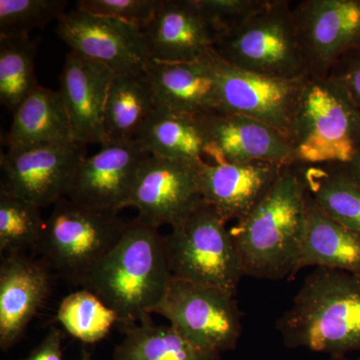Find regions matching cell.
<instances>
[{"instance_id":"6da1fadb","label":"cell","mask_w":360,"mask_h":360,"mask_svg":"<svg viewBox=\"0 0 360 360\" xmlns=\"http://www.w3.org/2000/svg\"><path fill=\"white\" fill-rule=\"evenodd\" d=\"M307 198L300 167H284L264 200L229 229L245 276L295 278L307 229Z\"/></svg>"},{"instance_id":"7a4b0ae2","label":"cell","mask_w":360,"mask_h":360,"mask_svg":"<svg viewBox=\"0 0 360 360\" xmlns=\"http://www.w3.org/2000/svg\"><path fill=\"white\" fill-rule=\"evenodd\" d=\"M172 278L163 236L135 219L82 288L112 309L118 322L130 326L153 314Z\"/></svg>"},{"instance_id":"3957f363","label":"cell","mask_w":360,"mask_h":360,"mask_svg":"<svg viewBox=\"0 0 360 360\" xmlns=\"http://www.w3.org/2000/svg\"><path fill=\"white\" fill-rule=\"evenodd\" d=\"M284 345L345 355L360 350V276L317 267L276 322Z\"/></svg>"},{"instance_id":"277c9868","label":"cell","mask_w":360,"mask_h":360,"mask_svg":"<svg viewBox=\"0 0 360 360\" xmlns=\"http://www.w3.org/2000/svg\"><path fill=\"white\" fill-rule=\"evenodd\" d=\"M288 142L295 165H345L360 149V108L335 80L307 77Z\"/></svg>"},{"instance_id":"5b68a950","label":"cell","mask_w":360,"mask_h":360,"mask_svg":"<svg viewBox=\"0 0 360 360\" xmlns=\"http://www.w3.org/2000/svg\"><path fill=\"white\" fill-rule=\"evenodd\" d=\"M120 212L97 210L63 198L46 220L37 252L52 274L84 288L96 265L122 238L129 221Z\"/></svg>"},{"instance_id":"8992f818","label":"cell","mask_w":360,"mask_h":360,"mask_svg":"<svg viewBox=\"0 0 360 360\" xmlns=\"http://www.w3.org/2000/svg\"><path fill=\"white\" fill-rule=\"evenodd\" d=\"M163 239L175 278L238 295L245 276L238 250L226 222L205 200Z\"/></svg>"},{"instance_id":"52a82bcc","label":"cell","mask_w":360,"mask_h":360,"mask_svg":"<svg viewBox=\"0 0 360 360\" xmlns=\"http://www.w3.org/2000/svg\"><path fill=\"white\" fill-rule=\"evenodd\" d=\"M214 49L229 65L250 72L283 79L309 75L288 0H272L245 25L215 40Z\"/></svg>"},{"instance_id":"ba28073f","label":"cell","mask_w":360,"mask_h":360,"mask_svg":"<svg viewBox=\"0 0 360 360\" xmlns=\"http://www.w3.org/2000/svg\"><path fill=\"white\" fill-rule=\"evenodd\" d=\"M153 314L167 319L195 347L217 354L233 350L243 333V314L236 296L174 276Z\"/></svg>"},{"instance_id":"9c48e42d","label":"cell","mask_w":360,"mask_h":360,"mask_svg":"<svg viewBox=\"0 0 360 360\" xmlns=\"http://www.w3.org/2000/svg\"><path fill=\"white\" fill-rule=\"evenodd\" d=\"M217 79L219 112L248 116L269 125L288 141L307 77L283 79L229 65L210 51Z\"/></svg>"},{"instance_id":"30bf717a","label":"cell","mask_w":360,"mask_h":360,"mask_svg":"<svg viewBox=\"0 0 360 360\" xmlns=\"http://www.w3.org/2000/svg\"><path fill=\"white\" fill-rule=\"evenodd\" d=\"M85 158L84 146L77 142L7 150L0 158V193L39 207L54 205L61 198H68Z\"/></svg>"},{"instance_id":"8fae6325","label":"cell","mask_w":360,"mask_h":360,"mask_svg":"<svg viewBox=\"0 0 360 360\" xmlns=\"http://www.w3.org/2000/svg\"><path fill=\"white\" fill-rule=\"evenodd\" d=\"M309 77L326 78L360 46V0H304L292 8Z\"/></svg>"},{"instance_id":"7c38bea8","label":"cell","mask_w":360,"mask_h":360,"mask_svg":"<svg viewBox=\"0 0 360 360\" xmlns=\"http://www.w3.org/2000/svg\"><path fill=\"white\" fill-rule=\"evenodd\" d=\"M149 156L137 175L127 207L136 219L160 229L181 224L203 201L198 165Z\"/></svg>"},{"instance_id":"4fadbf2b","label":"cell","mask_w":360,"mask_h":360,"mask_svg":"<svg viewBox=\"0 0 360 360\" xmlns=\"http://www.w3.org/2000/svg\"><path fill=\"white\" fill-rule=\"evenodd\" d=\"M71 51L108 66L115 75L143 72L149 56L143 30L129 23L75 9L56 27Z\"/></svg>"},{"instance_id":"5bb4252c","label":"cell","mask_w":360,"mask_h":360,"mask_svg":"<svg viewBox=\"0 0 360 360\" xmlns=\"http://www.w3.org/2000/svg\"><path fill=\"white\" fill-rule=\"evenodd\" d=\"M149 156L134 141L101 146L78 167L68 198L91 210H124Z\"/></svg>"},{"instance_id":"9a60e30c","label":"cell","mask_w":360,"mask_h":360,"mask_svg":"<svg viewBox=\"0 0 360 360\" xmlns=\"http://www.w3.org/2000/svg\"><path fill=\"white\" fill-rule=\"evenodd\" d=\"M200 118L207 137L205 162L295 165L290 142L264 123L224 112L205 113Z\"/></svg>"},{"instance_id":"2e32d148","label":"cell","mask_w":360,"mask_h":360,"mask_svg":"<svg viewBox=\"0 0 360 360\" xmlns=\"http://www.w3.org/2000/svg\"><path fill=\"white\" fill-rule=\"evenodd\" d=\"M51 269L22 253L7 255L0 264V347L11 349L51 292Z\"/></svg>"},{"instance_id":"e0dca14e","label":"cell","mask_w":360,"mask_h":360,"mask_svg":"<svg viewBox=\"0 0 360 360\" xmlns=\"http://www.w3.org/2000/svg\"><path fill=\"white\" fill-rule=\"evenodd\" d=\"M266 162L198 165L203 200L225 222L245 219L269 193L283 168Z\"/></svg>"},{"instance_id":"ac0fdd59","label":"cell","mask_w":360,"mask_h":360,"mask_svg":"<svg viewBox=\"0 0 360 360\" xmlns=\"http://www.w3.org/2000/svg\"><path fill=\"white\" fill-rule=\"evenodd\" d=\"M115 73L108 66L71 51L60 75V94L75 142L103 146V120Z\"/></svg>"},{"instance_id":"d6986e66","label":"cell","mask_w":360,"mask_h":360,"mask_svg":"<svg viewBox=\"0 0 360 360\" xmlns=\"http://www.w3.org/2000/svg\"><path fill=\"white\" fill-rule=\"evenodd\" d=\"M142 30L153 60L189 63L214 49V35L196 0H160L153 20Z\"/></svg>"},{"instance_id":"ffe728a7","label":"cell","mask_w":360,"mask_h":360,"mask_svg":"<svg viewBox=\"0 0 360 360\" xmlns=\"http://www.w3.org/2000/svg\"><path fill=\"white\" fill-rule=\"evenodd\" d=\"M158 108L188 115L219 112L217 79L210 51L189 63L150 59L144 68Z\"/></svg>"},{"instance_id":"44dd1931","label":"cell","mask_w":360,"mask_h":360,"mask_svg":"<svg viewBox=\"0 0 360 360\" xmlns=\"http://www.w3.org/2000/svg\"><path fill=\"white\" fill-rule=\"evenodd\" d=\"M309 266L360 276V232L331 219L307 193V229L295 276Z\"/></svg>"},{"instance_id":"7402d4cb","label":"cell","mask_w":360,"mask_h":360,"mask_svg":"<svg viewBox=\"0 0 360 360\" xmlns=\"http://www.w3.org/2000/svg\"><path fill=\"white\" fill-rule=\"evenodd\" d=\"M65 142L75 139L60 94L37 85L13 112L7 150Z\"/></svg>"},{"instance_id":"603a6c76","label":"cell","mask_w":360,"mask_h":360,"mask_svg":"<svg viewBox=\"0 0 360 360\" xmlns=\"http://www.w3.org/2000/svg\"><path fill=\"white\" fill-rule=\"evenodd\" d=\"M144 153L163 160L205 161L207 137L200 115H182L156 108L135 135Z\"/></svg>"},{"instance_id":"cb8c5ba5","label":"cell","mask_w":360,"mask_h":360,"mask_svg":"<svg viewBox=\"0 0 360 360\" xmlns=\"http://www.w3.org/2000/svg\"><path fill=\"white\" fill-rule=\"evenodd\" d=\"M156 108L155 94L144 72L115 75L104 110L103 146L134 141Z\"/></svg>"},{"instance_id":"d4e9b609","label":"cell","mask_w":360,"mask_h":360,"mask_svg":"<svg viewBox=\"0 0 360 360\" xmlns=\"http://www.w3.org/2000/svg\"><path fill=\"white\" fill-rule=\"evenodd\" d=\"M113 360H220V354L195 347L172 326L156 324L146 315L124 328Z\"/></svg>"},{"instance_id":"484cf974","label":"cell","mask_w":360,"mask_h":360,"mask_svg":"<svg viewBox=\"0 0 360 360\" xmlns=\"http://www.w3.org/2000/svg\"><path fill=\"white\" fill-rule=\"evenodd\" d=\"M307 193L331 219L360 232V184L340 165H297Z\"/></svg>"},{"instance_id":"4316f807","label":"cell","mask_w":360,"mask_h":360,"mask_svg":"<svg viewBox=\"0 0 360 360\" xmlns=\"http://www.w3.org/2000/svg\"><path fill=\"white\" fill-rule=\"evenodd\" d=\"M35 53L37 44L30 35L0 37V103L13 112L39 85Z\"/></svg>"},{"instance_id":"83f0119b","label":"cell","mask_w":360,"mask_h":360,"mask_svg":"<svg viewBox=\"0 0 360 360\" xmlns=\"http://www.w3.org/2000/svg\"><path fill=\"white\" fill-rule=\"evenodd\" d=\"M56 319L68 335L87 345L103 340L118 322L115 312L85 288L63 298Z\"/></svg>"},{"instance_id":"f1b7e54d","label":"cell","mask_w":360,"mask_h":360,"mask_svg":"<svg viewBox=\"0 0 360 360\" xmlns=\"http://www.w3.org/2000/svg\"><path fill=\"white\" fill-rule=\"evenodd\" d=\"M39 206L0 193V252L1 255L37 251L45 224Z\"/></svg>"},{"instance_id":"f546056e","label":"cell","mask_w":360,"mask_h":360,"mask_svg":"<svg viewBox=\"0 0 360 360\" xmlns=\"http://www.w3.org/2000/svg\"><path fill=\"white\" fill-rule=\"evenodd\" d=\"M66 0H0V37H25L66 13Z\"/></svg>"},{"instance_id":"4dcf8cb0","label":"cell","mask_w":360,"mask_h":360,"mask_svg":"<svg viewBox=\"0 0 360 360\" xmlns=\"http://www.w3.org/2000/svg\"><path fill=\"white\" fill-rule=\"evenodd\" d=\"M272 0H196L215 40L238 30Z\"/></svg>"},{"instance_id":"1f68e13d","label":"cell","mask_w":360,"mask_h":360,"mask_svg":"<svg viewBox=\"0 0 360 360\" xmlns=\"http://www.w3.org/2000/svg\"><path fill=\"white\" fill-rule=\"evenodd\" d=\"M160 4V0H79L77 9L144 30L153 20Z\"/></svg>"},{"instance_id":"d6a6232c","label":"cell","mask_w":360,"mask_h":360,"mask_svg":"<svg viewBox=\"0 0 360 360\" xmlns=\"http://www.w3.org/2000/svg\"><path fill=\"white\" fill-rule=\"evenodd\" d=\"M341 85L360 108V46L342 56L328 77Z\"/></svg>"},{"instance_id":"836d02e7","label":"cell","mask_w":360,"mask_h":360,"mask_svg":"<svg viewBox=\"0 0 360 360\" xmlns=\"http://www.w3.org/2000/svg\"><path fill=\"white\" fill-rule=\"evenodd\" d=\"M65 335L58 328H51L44 340L32 354L22 360H63V341Z\"/></svg>"},{"instance_id":"e575fe53","label":"cell","mask_w":360,"mask_h":360,"mask_svg":"<svg viewBox=\"0 0 360 360\" xmlns=\"http://www.w3.org/2000/svg\"><path fill=\"white\" fill-rule=\"evenodd\" d=\"M340 165L354 181L360 184V149L349 162Z\"/></svg>"},{"instance_id":"d590c367","label":"cell","mask_w":360,"mask_h":360,"mask_svg":"<svg viewBox=\"0 0 360 360\" xmlns=\"http://www.w3.org/2000/svg\"><path fill=\"white\" fill-rule=\"evenodd\" d=\"M80 360H94L92 359L91 354H90L86 348H82V354H80Z\"/></svg>"},{"instance_id":"8d00e7d4","label":"cell","mask_w":360,"mask_h":360,"mask_svg":"<svg viewBox=\"0 0 360 360\" xmlns=\"http://www.w3.org/2000/svg\"><path fill=\"white\" fill-rule=\"evenodd\" d=\"M329 360H360V355L359 357L354 359H347L345 355H333Z\"/></svg>"}]
</instances>
